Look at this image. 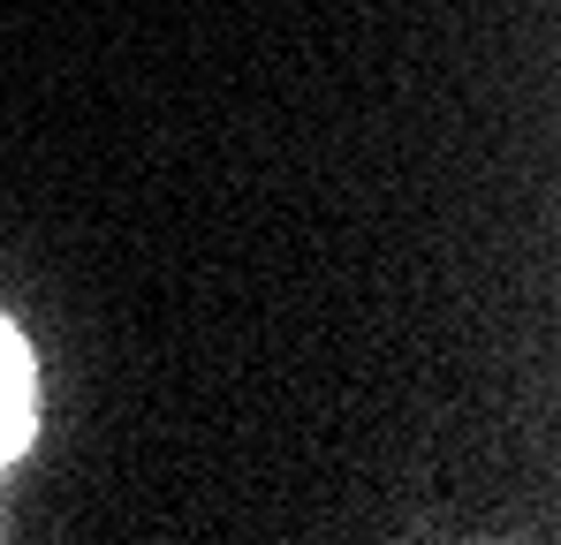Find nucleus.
<instances>
[{"mask_svg":"<svg viewBox=\"0 0 561 545\" xmlns=\"http://www.w3.org/2000/svg\"><path fill=\"white\" fill-rule=\"evenodd\" d=\"M31 357H23V341L0 326V462L31 440Z\"/></svg>","mask_w":561,"mask_h":545,"instance_id":"1","label":"nucleus"}]
</instances>
